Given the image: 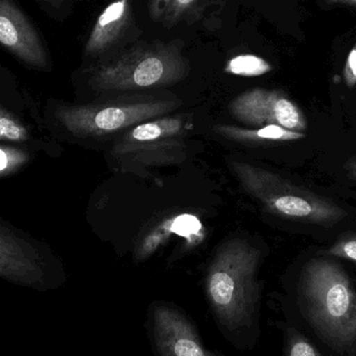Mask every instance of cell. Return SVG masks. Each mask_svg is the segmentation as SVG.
Wrapping results in <instances>:
<instances>
[{
  "label": "cell",
  "mask_w": 356,
  "mask_h": 356,
  "mask_svg": "<svg viewBox=\"0 0 356 356\" xmlns=\"http://www.w3.org/2000/svg\"><path fill=\"white\" fill-rule=\"evenodd\" d=\"M261 252L242 238L228 241L207 270L205 293L224 338L238 350L254 347L259 336Z\"/></svg>",
  "instance_id": "1"
},
{
  "label": "cell",
  "mask_w": 356,
  "mask_h": 356,
  "mask_svg": "<svg viewBox=\"0 0 356 356\" xmlns=\"http://www.w3.org/2000/svg\"><path fill=\"white\" fill-rule=\"evenodd\" d=\"M184 116L159 117L127 129L115 142L112 156L127 165H170L186 156V131Z\"/></svg>",
  "instance_id": "8"
},
{
  "label": "cell",
  "mask_w": 356,
  "mask_h": 356,
  "mask_svg": "<svg viewBox=\"0 0 356 356\" xmlns=\"http://www.w3.org/2000/svg\"><path fill=\"white\" fill-rule=\"evenodd\" d=\"M326 254L356 264V232L344 234L326 250Z\"/></svg>",
  "instance_id": "17"
},
{
  "label": "cell",
  "mask_w": 356,
  "mask_h": 356,
  "mask_svg": "<svg viewBox=\"0 0 356 356\" xmlns=\"http://www.w3.org/2000/svg\"><path fill=\"white\" fill-rule=\"evenodd\" d=\"M213 131L222 137L238 143L259 145L299 141L307 137L305 133L290 131L278 125H267L257 129H242L232 125H217L213 127Z\"/></svg>",
  "instance_id": "13"
},
{
  "label": "cell",
  "mask_w": 356,
  "mask_h": 356,
  "mask_svg": "<svg viewBox=\"0 0 356 356\" xmlns=\"http://www.w3.org/2000/svg\"><path fill=\"white\" fill-rule=\"evenodd\" d=\"M44 3L48 4L54 8H60L64 0H41Z\"/></svg>",
  "instance_id": "24"
},
{
  "label": "cell",
  "mask_w": 356,
  "mask_h": 356,
  "mask_svg": "<svg viewBox=\"0 0 356 356\" xmlns=\"http://www.w3.org/2000/svg\"><path fill=\"white\" fill-rule=\"evenodd\" d=\"M230 166L244 190L278 217L317 225H334L348 215L332 201L275 173L238 161Z\"/></svg>",
  "instance_id": "5"
},
{
  "label": "cell",
  "mask_w": 356,
  "mask_h": 356,
  "mask_svg": "<svg viewBox=\"0 0 356 356\" xmlns=\"http://www.w3.org/2000/svg\"><path fill=\"white\" fill-rule=\"evenodd\" d=\"M171 1L172 0H150L149 10L152 18L154 20L164 18Z\"/></svg>",
  "instance_id": "21"
},
{
  "label": "cell",
  "mask_w": 356,
  "mask_h": 356,
  "mask_svg": "<svg viewBox=\"0 0 356 356\" xmlns=\"http://www.w3.org/2000/svg\"><path fill=\"white\" fill-rule=\"evenodd\" d=\"M29 150L13 145H0V179L14 177L37 160Z\"/></svg>",
  "instance_id": "14"
},
{
  "label": "cell",
  "mask_w": 356,
  "mask_h": 356,
  "mask_svg": "<svg viewBox=\"0 0 356 356\" xmlns=\"http://www.w3.org/2000/svg\"><path fill=\"white\" fill-rule=\"evenodd\" d=\"M328 4H344V6H356V0H323Z\"/></svg>",
  "instance_id": "23"
},
{
  "label": "cell",
  "mask_w": 356,
  "mask_h": 356,
  "mask_svg": "<svg viewBox=\"0 0 356 356\" xmlns=\"http://www.w3.org/2000/svg\"><path fill=\"white\" fill-rule=\"evenodd\" d=\"M284 356H323L300 332L292 326L284 330Z\"/></svg>",
  "instance_id": "16"
},
{
  "label": "cell",
  "mask_w": 356,
  "mask_h": 356,
  "mask_svg": "<svg viewBox=\"0 0 356 356\" xmlns=\"http://www.w3.org/2000/svg\"><path fill=\"white\" fill-rule=\"evenodd\" d=\"M0 280L45 293L60 288L66 273L48 243L0 216Z\"/></svg>",
  "instance_id": "6"
},
{
  "label": "cell",
  "mask_w": 356,
  "mask_h": 356,
  "mask_svg": "<svg viewBox=\"0 0 356 356\" xmlns=\"http://www.w3.org/2000/svg\"><path fill=\"white\" fill-rule=\"evenodd\" d=\"M0 45L25 66L51 71V58L39 33L13 0H0Z\"/></svg>",
  "instance_id": "11"
},
{
  "label": "cell",
  "mask_w": 356,
  "mask_h": 356,
  "mask_svg": "<svg viewBox=\"0 0 356 356\" xmlns=\"http://www.w3.org/2000/svg\"><path fill=\"white\" fill-rule=\"evenodd\" d=\"M147 328L158 356H216L205 348L192 321L172 303H152Z\"/></svg>",
  "instance_id": "10"
},
{
  "label": "cell",
  "mask_w": 356,
  "mask_h": 356,
  "mask_svg": "<svg viewBox=\"0 0 356 356\" xmlns=\"http://www.w3.org/2000/svg\"><path fill=\"white\" fill-rule=\"evenodd\" d=\"M301 307L322 341L340 353L356 348V291L344 268L332 259H313L301 272Z\"/></svg>",
  "instance_id": "2"
},
{
  "label": "cell",
  "mask_w": 356,
  "mask_h": 356,
  "mask_svg": "<svg viewBox=\"0 0 356 356\" xmlns=\"http://www.w3.org/2000/svg\"><path fill=\"white\" fill-rule=\"evenodd\" d=\"M131 18L129 0L111 2L98 16L85 46L87 56H98L110 50L124 33Z\"/></svg>",
  "instance_id": "12"
},
{
  "label": "cell",
  "mask_w": 356,
  "mask_h": 356,
  "mask_svg": "<svg viewBox=\"0 0 356 356\" xmlns=\"http://www.w3.org/2000/svg\"><path fill=\"white\" fill-rule=\"evenodd\" d=\"M347 177L350 179L356 180V154L350 160L347 161L344 166Z\"/></svg>",
  "instance_id": "22"
},
{
  "label": "cell",
  "mask_w": 356,
  "mask_h": 356,
  "mask_svg": "<svg viewBox=\"0 0 356 356\" xmlns=\"http://www.w3.org/2000/svg\"><path fill=\"white\" fill-rule=\"evenodd\" d=\"M273 67L265 58L255 54H240L228 60L225 72L238 76L255 77L267 74Z\"/></svg>",
  "instance_id": "15"
},
{
  "label": "cell",
  "mask_w": 356,
  "mask_h": 356,
  "mask_svg": "<svg viewBox=\"0 0 356 356\" xmlns=\"http://www.w3.org/2000/svg\"><path fill=\"white\" fill-rule=\"evenodd\" d=\"M229 111L234 118L253 127L278 125L305 134L309 127L302 110L280 90H249L230 102Z\"/></svg>",
  "instance_id": "9"
},
{
  "label": "cell",
  "mask_w": 356,
  "mask_h": 356,
  "mask_svg": "<svg viewBox=\"0 0 356 356\" xmlns=\"http://www.w3.org/2000/svg\"><path fill=\"white\" fill-rule=\"evenodd\" d=\"M343 74L347 87L353 89L356 86V42L347 56Z\"/></svg>",
  "instance_id": "20"
},
{
  "label": "cell",
  "mask_w": 356,
  "mask_h": 356,
  "mask_svg": "<svg viewBox=\"0 0 356 356\" xmlns=\"http://www.w3.org/2000/svg\"><path fill=\"white\" fill-rule=\"evenodd\" d=\"M180 104L177 99L154 97L116 98L86 104L50 98L43 104V115L46 127L56 141L86 143L165 116Z\"/></svg>",
  "instance_id": "3"
},
{
  "label": "cell",
  "mask_w": 356,
  "mask_h": 356,
  "mask_svg": "<svg viewBox=\"0 0 356 356\" xmlns=\"http://www.w3.org/2000/svg\"><path fill=\"white\" fill-rule=\"evenodd\" d=\"M0 145L24 148L38 158L63 152L46 127L43 104L6 71H0Z\"/></svg>",
  "instance_id": "7"
},
{
  "label": "cell",
  "mask_w": 356,
  "mask_h": 356,
  "mask_svg": "<svg viewBox=\"0 0 356 356\" xmlns=\"http://www.w3.org/2000/svg\"><path fill=\"white\" fill-rule=\"evenodd\" d=\"M200 222L196 217L192 215H180L175 218L169 226L170 232H175L178 236H184V238L190 240L192 236H196L200 232Z\"/></svg>",
  "instance_id": "18"
},
{
  "label": "cell",
  "mask_w": 356,
  "mask_h": 356,
  "mask_svg": "<svg viewBox=\"0 0 356 356\" xmlns=\"http://www.w3.org/2000/svg\"><path fill=\"white\" fill-rule=\"evenodd\" d=\"M188 71V60L177 46L156 43L134 48L98 67L90 75L89 86L97 92L166 87L182 81Z\"/></svg>",
  "instance_id": "4"
},
{
  "label": "cell",
  "mask_w": 356,
  "mask_h": 356,
  "mask_svg": "<svg viewBox=\"0 0 356 356\" xmlns=\"http://www.w3.org/2000/svg\"><path fill=\"white\" fill-rule=\"evenodd\" d=\"M196 1L197 0H172L163 18L165 25L168 27L173 26Z\"/></svg>",
  "instance_id": "19"
}]
</instances>
